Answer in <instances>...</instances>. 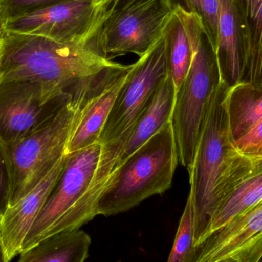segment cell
I'll list each match as a JSON object with an SVG mask.
<instances>
[{"label":"cell","instance_id":"cell-11","mask_svg":"<svg viewBox=\"0 0 262 262\" xmlns=\"http://www.w3.org/2000/svg\"><path fill=\"white\" fill-rule=\"evenodd\" d=\"M262 260V201L196 247L195 262H258Z\"/></svg>","mask_w":262,"mask_h":262},{"label":"cell","instance_id":"cell-5","mask_svg":"<svg viewBox=\"0 0 262 262\" xmlns=\"http://www.w3.org/2000/svg\"><path fill=\"white\" fill-rule=\"evenodd\" d=\"M179 162L172 122L122 163L100 200L98 215H118L170 188Z\"/></svg>","mask_w":262,"mask_h":262},{"label":"cell","instance_id":"cell-10","mask_svg":"<svg viewBox=\"0 0 262 262\" xmlns=\"http://www.w3.org/2000/svg\"><path fill=\"white\" fill-rule=\"evenodd\" d=\"M102 1L68 0L34 9L4 23L5 30L63 43H88L102 15Z\"/></svg>","mask_w":262,"mask_h":262},{"label":"cell","instance_id":"cell-14","mask_svg":"<svg viewBox=\"0 0 262 262\" xmlns=\"http://www.w3.org/2000/svg\"><path fill=\"white\" fill-rule=\"evenodd\" d=\"M216 58L220 76L233 86L243 78L247 48V19L244 0H219Z\"/></svg>","mask_w":262,"mask_h":262},{"label":"cell","instance_id":"cell-23","mask_svg":"<svg viewBox=\"0 0 262 262\" xmlns=\"http://www.w3.org/2000/svg\"><path fill=\"white\" fill-rule=\"evenodd\" d=\"M63 1L68 0H0V17L5 23L34 9Z\"/></svg>","mask_w":262,"mask_h":262},{"label":"cell","instance_id":"cell-16","mask_svg":"<svg viewBox=\"0 0 262 262\" xmlns=\"http://www.w3.org/2000/svg\"><path fill=\"white\" fill-rule=\"evenodd\" d=\"M90 236L79 229L59 232L19 255L20 262H83L89 256Z\"/></svg>","mask_w":262,"mask_h":262},{"label":"cell","instance_id":"cell-18","mask_svg":"<svg viewBox=\"0 0 262 262\" xmlns=\"http://www.w3.org/2000/svg\"><path fill=\"white\" fill-rule=\"evenodd\" d=\"M227 107L231 132L236 142L262 118V88L244 81L230 86Z\"/></svg>","mask_w":262,"mask_h":262},{"label":"cell","instance_id":"cell-3","mask_svg":"<svg viewBox=\"0 0 262 262\" xmlns=\"http://www.w3.org/2000/svg\"><path fill=\"white\" fill-rule=\"evenodd\" d=\"M115 62L103 58L88 41L63 43L44 36L2 32V81H29L71 92L80 83Z\"/></svg>","mask_w":262,"mask_h":262},{"label":"cell","instance_id":"cell-26","mask_svg":"<svg viewBox=\"0 0 262 262\" xmlns=\"http://www.w3.org/2000/svg\"><path fill=\"white\" fill-rule=\"evenodd\" d=\"M0 262H6V255H5L1 236H0Z\"/></svg>","mask_w":262,"mask_h":262},{"label":"cell","instance_id":"cell-15","mask_svg":"<svg viewBox=\"0 0 262 262\" xmlns=\"http://www.w3.org/2000/svg\"><path fill=\"white\" fill-rule=\"evenodd\" d=\"M176 94L173 81L168 72L133 126L124 143L121 165L171 121Z\"/></svg>","mask_w":262,"mask_h":262},{"label":"cell","instance_id":"cell-4","mask_svg":"<svg viewBox=\"0 0 262 262\" xmlns=\"http://www.w3.org/2000/svg\"><path fill=\"white\" fill-rule=\"evenodd\" d=\"M175 12L193 49L192 64L177 91L171 118L179 162L189 172L209 103L221 76L216 54L198 18L180 4L175 5Z\"/></svg>","mask_w":262,"mask_h":262},{"label":"cell","instance_id":"cell-24","mask_svg":"<svg viewBox=\"0 0 262 262\" xmlns=\"http://www.w3.org/2000/svg\"><path fill=\"white\" fill-rule=\"evenodd\" d=\"M235 143L238 150L244 155L262 158V118Z\"/></svg>","mask_w":262,"mask_h":262},{"label":"cell","instance_id":"cell-9","mask_svg":"<svg viewBox=\"0 0 262 262\" xmlns=\"http://www.w3.org/2000/svg\"><path fill=\"white\" fill-rule=\"evenodd\" d=\"M167 75L163 35L146 55L132 65L103 129L101 144L117 143L129 136L152 94Z\"/></svg>","mask_w":262,"mask_h":262},{"label":"cell","instance_id":"cell-1","mask_svg":"<svg viewBox=\"0 0 262 262\" xmlns=\"http://www.w3.org/2000/svg\"><path fill=\"white\" fill-rule=\"evenodd\" d=\"M229 87L220 78L209 103L189 172L195 248L225 198L262 164V158L242 153L232 136L227 107Z\"/></svg>","mask_w":262,"mask_h":262},{"label":"cell","instance_id":"cell-17","mask_svg":"<svg viewBox=\"0 0 262 262\" xmlns=\"http://www.w3.org/2000/svg\"><path fill=\"white\" fill-rule=\"evenodd\" d=\"M262 201V164L239 183L225 198L211 218L201 244L209 235L224 227ZM199 245V246H200Z\"/></svg>","mask_w":262,"mask_h":262},{"label":"cell","instance_id":"cell-20","mask_svg":"<svg viewBox=\"0 0 262 262\" xmlns=\"http://www.w3.org/2000/svg\"><path fill=\"white\" fill-rule=\"evenodd\" d=\"M247 48L242 81L262 88V0H244Z\"/></svg>","mask_w":262,"mask_h":262},{"label":"cell","instance_id":"cell-6","mask_svg":"<svg viewBox=\"0 0 262 262\" xmlns=\"http://www.w3.org/2000/svg\"><path fill=\"white\" fill-rule=\"evenodd\" d=\"M175 11L172 0H104L89 41L103 58L146 55L163 36Z\"/></svg>","mask_w":262,"mask_h":262},{"label":"cell","instance_id":"cell-21","mask_svg":"<svg viewBox=\"0 0 262 262\" xmlns=\"http://www.w3.org/2000/svg\"><path fill=\"white\" fill-rule=\"evenodd\" d=\"M194 235L193 206L192 198L189 194L167 261H196V248L194 244Z\"/></svg>","mask_w":262,"mask_h":262},{"label":"cell","instance_id":"cell-2","mask_svg":"<svg viewBox=\"0 0 262 262\" xmlns=\"http://www.w3.org/2000/svg\"><path fill=\"white\" fill-rule=\"evenodd\" d=\"M123 149L121 143H96L68 154L61 176L26 237L23 252L51 235L80 229L98 215L100 200L121 167Z\"/></svg>","mask_w":262,"mask_h":262},{"label":"cell","instance_id":"cell-25","mask_svg":"<svg viewBox=\"0 0 262 262\" xmlns=\"http://www.w3.org/2000/svg\"><path fill=\"white\" fill-rule=\"evenodd\" d=\"M10 177L6 158L0 147V218L9 206Z\"/></svg>","mask_w":262,"mask_h":262},{"label":"cell","instance_id":"cell-12","mask_svg":"<svg viewBox=\"0 0 262 262\" xmlns=\"http://www.w3.org/2000/svg\"><path fill=\"white\" fill-rule=\"evenodd\" d=\"M66 158L67 154L57 162L46 176L27 195L8 208L0 218V236L6 262L23 252L26 237L61 176Z\"/></svg>","mask_w":262,"mask_h":262},{"label":"cell","instance_id":"cell-8","mask_svg":"<svg viewBox=\"0 0 262 262\" xmlns=\"http://www.w3.org/2000/svg\"><path fill=\"white\" fill-rule=\"evenodd\" d=\"M72 93L29 81L0 82V143L19 141L48 124Z\"/></svg>","mask_w":262,"mask_h":262},{"label":"cell","instance_id":"cell-29","mask_svg":"<svg viewBox=\"0 0 262 262\" xmlns=\"http://www.w3.org/2000/svg\"><path fill=\"white\" fill-rule=\"evenodd\" d=\"M261 261H262V260H261Z\"/></svg>","mask_w":262,"mask_h":262},{"label":"cell","instance_id":"cell-19","mask_svg":"<svg viewBox=\"0 0 262 262\" xmlns=\"http://www.w3.org/2000/svg\"><path fill=\"white\" fill-rule=\"evenodd\" d=\"M163 38L168 72L173 81L177 93L192 64L193 49L186 29L175 11L165 28Z\"/></svg>","mask_w":262,"mask_h":262},{"label":"cell","instance_id":"cell-7","mask_svg":"<svg viewBox=\"0 0 262 262\" xmlns=\"http://www.w3.org/2000/svg\"><path fill=\"white\" fill-rule=\"evenodd\" d=\"M85 99L81 94L72 95L39 130L15 143H0L10 177L9 207L27 195L66 155Z\"/></svg>","mask_w":262,"mask_h":262},{"label":"cell","instance_id":"cell-13","mask_svg":"<svg viewBox=\"0 0 262 262\" xmlns=\"http://www.w3.org/2000/svg\"><path fill=\"white\" fill-rule=\"evenodd\" d=\"M131 68L132 65L118 75H104L91 85L81 115L69 138L67 155L100 143L103 129Z\"/></svg>","mask_w":262,"mask_h":262},{"label":"cell","instance_id":"cell-22","mask_svg":"<svg viewBox=\"0 0 262 262\" xmlns=\"http://www.w3.org/2000/svg\"><path fill=\"white\" fill-rule=\"evenodd\" d=\"M186 10L193 14L201 23L214 52L218 47L219 0H183Z\"/></svg>","mask_w":262,"mask_h":262},{"label":"cell","instance_id":"cell-27","mask_svg":"<svg viewBox=\"0 0 262 262\" xmlns=\"http://www.w3.org/2000/svg\"><path fill=\"white\" fill-rule=\"evenodd\" d=\"M2 31V32H3ZM2 32H0V82L2 81L1 62H2Z\"/></svg>","mask_w":262,"mask_h":262},{"label":"cell","instance_id":"cell-28","mask_svg":"<svg viewBox=\"0 0 262 262\" xmlns=\"http://www.w3.org/2000/svg\"><path fill=\"white\" fill-rule=\"evenodd\" d=\"M4 29V23H3V19L0 17V32Z\"/></svg>","mask_w":262,"mask_h":262}]
</instances>
